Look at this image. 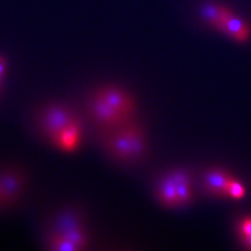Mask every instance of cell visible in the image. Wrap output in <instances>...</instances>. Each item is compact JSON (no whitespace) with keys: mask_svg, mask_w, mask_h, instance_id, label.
Returning a JSON list of instances; mask_svg holds the SVG:
<instances>
[{"mask_svg":"<svg viewBox=\"0 0 251 251\" xmlns=\"http://www.w3.org/2000/svg\"><path fill=\"white\" fill-rule=\"evenodd\" d=\"M86 111L98 129H109L134 120L136 103L126 89L107 84L89 94L86 100Z\"/></svg>","mask_w":251,"mask_h":251,"instance_id":"cell-1","label":"cell"},{"mask_svg":"<svg viewBox=\"0 0 251 251\" xmlns=\"http://www.w3.org/2000/svg\"><path fill=\"white\" fill-rule=\"evenodd\" d=\"M97 139L109 157L123 163L141 159L147 151L145 131L134 120L119 127L97 129Z\"/></svg>","mask_w":251,"mask_h":251,"instance_id":"cell-2","label":"cell"},{"mask_svg":"<svg viewBox=\"0 0 251 251\" xmlns=\"http://www.w3.org/2000/svg\"><path fill=\"white\" fill-rule=\"evenodd\" d=\"M80 121V116L72 107L61 103H50L39 110L35 125L42 138L52 144L62 131Z\"/></svg>","mask_w":251,"mask_h":251,"instance_id":"cell-3","label":"cell"},{"mask_svg":"<svg viewBox=\"0 0 251 251\" xmlns=\"http://www.w3.org/2000/svg\"><path fill=\"white\" fill-rule=\"evenodd\" d=\"M49 231L59 234L72 242L76 251L85 250L89 247L90 241L83 218L75 209L64 210L54 217Z\"/></svg>","mask_w":251,"mask_h":251,"instance_id":"cell-4","label":"cell"},{"mask_svg":"<svg viewBox=\"0 0 251 251\" xmlns=\"http://www.w3.org/2000/svg\"><path fill=\"white\" fill-rule=\"evenodd\" d=\"M26 184L25 173L19 168L9 167L0 171V206L9 208L19 201Z\"/></svg>","mask_w":251,"mask_h":251,"instance_id":"cell-5","label":"cell"},{"mask_svg":"<svg viewBox=\"0 0 251 251\" xmlns=\"http://www.w3.org/2000/svg\"><path fill=\"white\" fill-rule=\"evenodd\" d=\"M221 31L240 43H245L250 37V28L247 23L233 14L228 7L225 9Z\"/></svg>","mask_w":251,"mask_h":251,"instance_id":"cell-6","label":"cell"},{"mask_svg":"<svg viewBox=\"0 0 251 251\" xmlns=\"http://www.w3.org/2000/svg\"><path fill=\"white\" fill-rule=\"evenodd\" d=\"M83 139V124L82 121L69 126L64 131L54 138L52 145L62 151H75L80 147Z\"/></svg>","mask_w":251,"mask_h":251,"instance_id":"cell-7","label":"cell"},{"mask_svg":"<svg viewBox=\"0 0 251 251\" xmlns=\"http://www.w3.org/2000/svg\"><path fill=\"white\" fill-rule=\"evenodd\" d=\"M232 177L222 170H209L203 177V186L208 194L223 197L226 196L227 185Z\"/></svg>","mask_w":251,"mask_h":251,"instance_id":"cell-8","label":"cell"},{"mask_svg":"<svg viewBox=\"0 0 251 251\" xmlns=\"http://www.w3.org/2000/svg\"><path fill=\"white\" fill-rule=\"evenodd\" d=\"M156 194L158 201L164 206L175 207L180 205L176 184L171 175L164 177L161 180L158 186H157Z\"/></svg>","mask_w":251,"mask_h":251,"instance_id":"cell-9","label":"cell"},{"mask_svg":"<svg viewBox=\"0 0 251 251\" xmlns=\"http://www.w3.org/2000/svg\"><path fill=\"white\" fill-rule=\"evenodd\" d=\"M174 180L177 188L178 199L180 205H184L192 200L191 178L185 171H174L170 174Z\"/></svg>","mask_w":251,"mask_h":251,"instance_id":"cell-10","label":"cell"},{"mask_svg":"<svg viewBox=\"0 0 251 251\" xmlns=\"http://www.w3.org/2000/svg\"><path fill=\"white\" fill-rule=\"evenodd\" d=\"M225 9L226 6L208 2L201 6V16L211 27L221 30Z\"/></svg>","mask_w":251,"mask_h":251,"instance_id":"cell-11","label":"cell"},{"mask_svg":"<svg viewBox=\"0 0 251 251\" xmlns=\"http://www.w3.org/2000/svg\"><path fill=\"white\" fill-rule=\"evenodd\" d=\"M238 234L246 248L251 249V217L243 218L238 224Z\"/></svg>","mask_w":251,"mask_h":251,"instance_id":"cell-12","label":"cell"},{"mask_svg":"<svg viewBox=\"0 0 251 251\" xmlns=\"http://www.w3.org/2000/svg\"><path fill=\"white\" fill-rule=\"evenodd\" d=\"M245 195L246 188L244 184L238 181V180L231 178L228 185H227L226 196H228V197L233 199H242L243 197H245Z\"/></svg>","mask_w":251,"mask_h":251,"instance_id":"cell-13","label":"cell"},{"mask_svg":"<svg viewBox=\"0 0 251 251\" xmlns=\"http://www.w3.org/2000/svg\"><path fill=\"white\" fill-rule=\"evenodd\" d=\"M6 66H7V62L6 59L2 56H0V84H1L3 77L6 73Z\"/></svg>","mask_w":251,"mask_h":251,"instance_id":"cell-14","label":"cell"},{"mask_svg":"<svg viewBox=\"0 0 251 251\" xmlns=\"http://www.w3.org/2000/svg\"><path fill=\"white\" fill-rule=\"evenodd\" d=\"M0 92H1V84H0Z\"/></svg>","mask_w":251,"mask_h":251,"instance_id":"cell-15","label":"cell"},{"mask_svg":"<svg viewBox=\"0 0 251 251\" xmlns=\"http://www.w3.org/2000/svg\"><path fill=\"white\" fill-rule=\"evenodd\" d=\"M0 209H1V206H0Z\"/></svg>","mask_w":251,"mask_h":251,"instance_id":"cell-16","label":"cell"}]
</instances>
